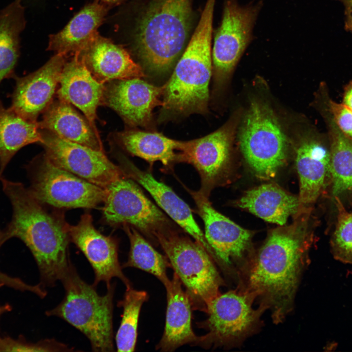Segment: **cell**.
<instances>
[{
	"instance_id": "cell-25",
	"label": "cell",
	"mask_w": 352,
	"mask_h": 352,
	"mask_svg": "<svg viewBox=\"0 0 352 352\" xmlns=\"http://www.w3.org/2000/svg\"><path fill=\"white\" fill-rule=\"evenodd\" d=\"M236 204L266 221L280 225H284L300 206L298 197L271 183L247 191Z\"/></svg>"
},
{
	"instance_id": "cell-9",
	"label": "cell",
	"mask_w": 352,
	"mask_h": 352,
	"mask_svg": "<svg viewBox=\"0 0 352 352\" xmlns=\"http://www.w3.org/2000/svg\"><path fill=\"white\" fill-rule=\"evenodd\" d=\"M254 297L242 290L220 294L208 304L206 320L199 324L207 333L198 345L205 348L235 344L252 332L266 307H252Z\"/></svg>"
},
{
	"instance_id": "cell-35",
	"label": "cell",
	"mask_w": 352,
	"mask_h": 352,
	"mask_svg": "<svg viewBox=\"0 0 352 352\" xmlns=\"http://www.w3.org/2000/svg\"><path fill=\"white\" fill-rule=\"evenodd\" d=\"M7 286L15 289L33 292L39 297L44 294V289L40 285H28L21 279L10 277L0 272V286Z\"/></svg>"
},
{
	"instance_id": "cell-7",
	"label": "cell",
	"mask_w": 352,
	"mask_h": 352,
	"mask_svg": "<svg viewBox=\"0 0 352 352\" xmlns=\"http://www.w3.org/2000/svg\"><path fill=\"white\" fill-rule=\"evenodd\" d=\"M239 144L246 162L260 179L274 177L287 158V137L272 109L258 100L250 103L244 116Z\"/></svg>"
},
{
	"instance_id": "cell-30",
	"label": "cell",
	"mask_w": 352,
	"mask_h": 352,
	"mask_svg": "<svg viewBox=\"0 0 352 352\" xmlns=\"http://www.w3.org/2000/svg\"><path fill=\"white\" fill-rule=\"evenodd\" d=\"M123 226L128 236L130 248L128 260L122 268L141 269L154 275L164 286L168 284L170 279L166 271L167 267L171 266L167 256L156 250L135 228L128 224Z\"/></svg>"
},
{
	"instance_id": "cell-34",
	"label": "cell",
	"mask_w": 352,
	"mask_h": 352,
	"mask_svg": "<svg viewBox=\"0 0 352 352\" xmlns=\"http://www.w3.org/2000/svg\"><path fill=\"white\" fill-rule=\"evenodd\" d=\"M326 108L339 130L352 140V110L345 105L336 103L328 96Z\"/></svg>"
},
{
	"instance_id": "cell-2",
	"label": "cell",
	"mask_w": 352,
	"mask_h": 352,
	"mask_svg": "<svg viewBox=\"0 0 352 352\" xmlns=\"http://www.w3.org/2000/svg\"><path fill=\"white\" fill-rule=\"evenodd\" d=\"M13 209L12 220L1 234L0 245L11 238L22 241L32 254L43 287H53L72 264L68 253V224L46 212L20 182L0 177Z\"/></svg>"
},
{
	"instance_id": "cell-1",
	"label": "cell",
	"mask_w": 352,
	"mask_h": 352,
	"mask_svg": "<svg viewBox=\"0 0 352 352\" xmlns=\"http://www.w3.org/2000/svg\"><path fill=\"white\" fill-rule=\"evenodd\" d=\"M309 239L295 227L272 231L257 255L247 262L240 290L260 297L275 323L292 309L302 272L308 263Z\"/></svg>"
},
{
	"instance_id": "cell-3",
	"label": "cell",
	"mask_w": 352,
	"mask_h": 352,
	"mask_svg": "<svg viewBox=\"0 0 352 352\" xmlns=\"http://www.w3.org/2000/svg\"><path fill=\"white\" fill-rule=\"evenodd\" d=\"M193 0H146L130 34L131 49L143 70L163 76L174 69L189 40Z\"/></svg>"
},
{
	"instance_id": "cell-15",
	"label": "cell",
	"mask_w": 352,
	"mask_h": 352,
	"mask_svg": "<svg viewBox=\"0 0 352 352\" xmlns=\"http://www.w3.org/2000/svg\"><path fill=\"white\" fill-rule=\"evenodd\" d=\"M67 230L70 241L83 252L93 269L94 286L104 282L107 287L113 278L120 279L126 288L132 286L119 261L117 240L97 230L91 215H82L77 224H68Z\"/></svg>"
},
{
	"instance_id": "cell-39",
	"label": "cell",
	"mask_w": 352,
	"mask_h": 352,
	"mask_svg": "<svg viewBox=\"0 0 352 352\" xmlns=\"http://www.w3.org/2000/svg\"><path fill=\"white\" fill-rule=\"evenodd\" d=\"M103 3L109 5L110 6L117 5L121 3L124 0H100Z\"/></svg>"
},
{
	"instance_id": "cell-32",
	"label": "cell",
	"mask_w": 352,
	"mask_h": 352,
	"mask_svg": "<svg viewBox=\"0 0 352 352\" xmlns=\"http://www.w3.org/2000/svg\"><path fill=\"white\" fill-rule=\"evenodd\" d=\"M334 199L337 217L330 242L332 254L336 260L352 264V211L346 210L338 196Z\"/></svg>"
},
{
	"instance_id": "cell-11",
	"label": "cell",
	"mask_w": 352,
	"mask_h": 352,
	"mask_svg": "<svg viewBox=\"0 0 352 352\" xmlns=\"http://www.w3.org/2000/svg\"><path fill=\"white\" fill-rule=\"evenodd\" d=\"M261 1L241 5L225 0L222 19L212 50L214 79L220 82L230 74L253 40V29L262 6Z\"/></svg>"
},
{
	"instance_id": "cell-6",
	"label": "cell",
	"mask_w": 352,
	"mask_h": 352,
	"mask_svg": "<svg viewBox=\"0 0 352 352\" xmlns=\"http://www.w3.org/2000/svg\"><path fill=\"white\" fill-rule=\"evenodd\" d=\"M156 239L185 287L193 309L206 312L223 283L214 260L197 242L175 228L159 233Z\"/></svg>"
},
{
	"instance_id": "cell-21",
	"label": "cell",
	"mask_w": 352,
	"mask_h": 352,
	"mask_svg": "<svg viewBox=\"0 0 352 352\" xmlns=\"http://www.w3.org/2000/svg\"><path fill=\"white\" fill-rule=\"evenodd\" d=\"M104 89L105 84L92 76L78 53L66 60L57 91L58 98L80 110L96 129V110L102 104Z\"/></svg>"
},
{
	"instance_id": "cell-38",
	"label": "cell",
	"mask_w": 352,
	"mask_h": 352,
	"mask_svg": "<svg viewBox=\"0 0 352 352\" xmlns=\"http://www.w3.org/2000/svg\"><path fill=\"white\" fill-rule=\"evenodd\" d=\"M11 309V307L8 304L0 305V317L4 313L10 311Z\"/></svg>"
},
{
	"instance_id": "cell-8",
	"label": "cell",
	"mask_w": 352,
	"mask_h": 352,
	"mask_svg": "<svg viewBox=\"0 0 352 352\" xmlns=\"http://www.w3.org/2000/svg\"><path fill=\"white\" fill-rule=\"evenodd\" d=\"M31 195L41 203L62 208L96 207L104 202L106 189L54 164L44 154L31 164Z\"/></svg>"
},
{
	"instance_id": "cell-37",
	"label": "cell",
	"mask_w": 352,
	"mask_h": 352,
	"mask_svg": "<svg viewBox=\"0 0 352 352\" xmlns=\"http://www.w3.org/2000/svg\"><path fill=\"white\" fill-rule=\"evenodd\" d=\"M342 103L352 110V80L344 88Z\"/></svg>"
},
{
	"instance_id": "cell-24",
	"label": "cell",
	"mask_w": 352,
	"mask_h": 352,
	"mask_svg": "<svg viewBox=\"0 0 352 352\" xmlns=\"http://www.w3.org/2000/svg\"><path fill=\"white\" fill-rule=\"evenodd\" d=\"M38 124L40 129L63 139L104 151L97 129L64 100L59 98L53 100L43 112Z\"/></svg>"
},
{
	"instance_id": "cell-17",
	"label": "cell",
	"mask_w": 352,
	"mask_h": 352,
	"mask_svg": "<svg viewBox=\"0 0 352 352\" xmlns=\"http://www.w3.org/2000/svg\"><path fill=\"white\" fill-rule=\"evenodd\" d=\"M66 56L56 53L43 66L24 77L14 74L15 87L10 108L25 118L37 122L53 101Z\"/></svg>"
},
{
	"instance_id": "cell-5",
	"label": "cell",
	"mask_w": 352,
	"mask_h": 352,
	"mask_svg": "<svg viewBox=\"0 0 352 352\" xmlns=\"http://www.w3.org/2000/svg\"><path fill=\"white\" fill-rule=\"evenodd\" d=\"M65 291L62 301L45 312L48 316L59 317L78 330L90 342L93 351H114L113 298L115 285L99 295L96 287L84 281L72 263L61 279Z\"/></svg>"
},
{
	"instance_id": "cell-10",
	"label": "cell",
	"mask_w": 352,
	"mask_h": 352,
	"mask_svg": "<svg viewBox=\"0 0 352 352\" xmlns=\"http://www.w3.org/2000/svg\"><path fill=\"white\" fill-rule=\"evenodd\" d=\"M103 209L106 221L113 225L128 224L158 244V233L175 228L165 214L126 176L107 188Z\"/></svg>"
},
{
	"instance_id": "cell-23",
	"label": "cell",
	"mask_w": 352,
	"mask_h": 352,
	"mask_svg": "<svg viewBox=\"0 0 352 352\" xmlns=\"http://www.w3.org/2000/svg\"><path fill=\"white\" fill-rule=\"evenodd\" d=\"M110 7L100 0L85 6L61 31L49 36L47 50L66 57L80 52L98 33Z\"/></svg>"
},
{
	"instance_id": "cell-22",
	"label": "cell",
	"mask_w": 352,
	"mask_h": 352,
	"mask_svg": "<svg viewBox=\"0 0 352 352\" xmlns=\"http://www.w3.org/2000/svg\"><path fill=\"white\" fill-rule=\"evenodd\" d=\"M164 286L167 295L165 326L156 350L173 352L186 344L198 345L200 336L195 333L192 327L191 302L176 273Z\"/></svg>"
},
{
	"instance_id": "cell-31",
	"label": "cell",
	"mask_w": 352,
	"mask_h": 352,
	"mask_svg": "<svg viewBox=\"0 0 352 352\" xmlns=\"http://www.w3.org/2000/svg\"><path fill=\"white\" fill-rule=\"evenodd\" d=\"M148 293L144 290L126 288L123 298L117 306L122 307L123 314L115 337L118 352H133L137 337L138 320L141 307L148 300Z\"/></svg>"
},
{
	"instance_id": "cell-18",
	"label": "cell",
	"mask_w": 352,
	"mask_h": 352,
	"mask_svg": "<svg viewBox=\"0 0 352 352\" xmlns=\"http://www.w3.org/2000/svg\"><path fill=\"white\" fill-rule=\"evenodd\" d=\"M120 167L128 177L135 180L152 196L157 205L176 223L190 235L217 262L215 254L193 217L189 205L165 184L149 172L139 169L123 155L118 154Z\"/></svg>"
},
{
	"instance_id": "cell-4",
	"label": "cell",
	"mask_w": 352,
	"mask_h": 352,
	"mask_svg": "<svg viewBox=\"0 0 352 352\" xmlns=\"http://www.w3.org/2000/svg\"><path fill=\"white\" fill-rule=\"evenodd\" d=\"M213 12L204 9L172 75L165 84L159 118L207 112L213 71Z\"/></svg>"
},
{
	"instance_id": "cell-13",
	"label": "cell",
	"mask_w": 352,
	"mask_h": 352,
	"mask_svg": "<svg viewBox=\"0 0 352 352\" xmlns=\"http://www.w3.org/2000/svg\"><path fill=\"white\" fill-rule=\"evenodd\" d=\"M232 137V128L227 124L202 137L180 141L179 162L189 163L195 168L201 180L198 191L206 197L224 180L228 173Z\"/></svg>"
},
{
	"instance_id": "cell-36",
	"label": "cell",
	"mask_w": 352,
	"mask_h": 352,
	"mask_svg": "<svg viewBox=\"0 0 352 352\" xmlns=\"http://www.w3.org/2000/svg\"><path fill=\"white\" fill-rule=\"evenodd\" d=\"M340 1L344 7V29L352 33V0H336Z\"/></svg>"
},
{
	"instance_id": "cell-28",
	"label": "cell",
	"mask_w": 352,
	"mask_h": 352,
	"mask_svg": "<svg viewBox=\"0 0 352 352\" xmlns=\"http://www.w3.org/2000/svg\"><path fill=\"white\" fill-rule=\"evenodd\" d=\"M22 1L14 0L0 12V84L15 74L20 56V36L26 24Z\"/></svg>"
},
{
	"instance_id": "cell-14",
	"label": "cell",
	"mask_w": 352,
	"mask_h": 352,
	"mask_svg": "<svg viewBox=\"0 0 352 352\" xmlns=\"http://www.w3.org/2000/svg\"><path fill=\"white\" fill-rule=\"evenodd\" d=\"M204 224V236L213 249L217 263L231 269L242 261L248 250L251 233L217 211L208 197L199 191H190Z\"/></svg>"
},
{
	"instance_id": "cell-19",
	"label": "cell",
	"mask_w": 352,
	"mask_h": 352,
	"mask_svg": "<svg viewBox=\"0 0 352 352\" xmlns=\"http://www.w3.org/2000/svg\"><path fill=\"white\" fill-rule=\"evenodd\" d=\"M295 165L299 178L300 204L309 206L331 181L329 145L318 135H308L296 148Z\"/></svg>"
},
{
	"instance_id": "cell-40",
	"label": "cell",
	"mask_w": 352,
	"mask_h": 352,
	"mask_svg": "<svg viewBox=\"0 0 352 352\" xmlns=\"http://www.w3.org/2000/svg\"><path fill=\"white\" fill-rule=\"evenodd\" d=\"M1 234L0 233V239H1Z\"/></svg>"
},
{
	"instance_id": "cell-26",
	"label": "cell",
	"mask_w": 352,
	"mask_h": 352,
	"mask_svg": "<svg viewBox=\"0 0 352 352\" xmlns=\"http://www.w3.org/2000/svg\"><path fill=\"white\" fill-rule=\"evenodd\" d=\"M118 143L132 155L153 163L160 162L170 167L179 162L180 141L174 140L163 134L137 130H126L116 134Z\"/></svg>"
},
{
	"instance_id": "cell-29",
	"label": "cell",
	"mask_w": 352,
	"mask_h": 352,
	"mask_svg": "<svg viewBox=\"0 0 352 352\" xmlns=\"http://www.w3.org/2000/svg\"><path fill=\"white\" fill-rule=\"evenodd\" d=\"M323 114L328 129L332 193L338 196L352 192V140L339 130L326 108Z\"/></svg>"
},
{
	"instance_id": "cell-20",
	"label": "cell",
	"mask_w": 352,
	"mask_h": 352,
	"mask_svg": "<svg viewBox=\"0 0 352 352\" xmlns=\"http://www.w3.org/2000/svg\"><path fill=\"white\" fill-rule=\"evenodd\" d=\"M78 54L92 76L101 83L145 76L143 68L128 51L99 33Z\"/></svg>"
},
{
	"instance_id": "cell-12",
	"label": "cell",
	"mask_w": 352,
	"mask_h": 352,
	"mask_svg": "<svg viewBox=\"0 0 352 352\" xmlns=\"http://www.w3.org/2000/svg\"><path fill=\"white\" fill-rule=\"evenodd\" d=\"M45 155L55 165L104 189L126 175L104 151L68 141L40 129Z\"/></svg>"
},
{
	"instance_id": "cell-33",
	"label": "cell",
	"mask_w": 352,
	"mask_h": 352,
	"mask_svg": "<svg viewBox=\"0 0 352 352\" xmlns=\"http://www.w3.org/2000/svg\"><path fill=\"white\" fill-rule=\"evenodd\" d=\"M73 348L54 339H44L36 343L0 336V352H71Z\"/></svg>"
},
{
	"instance_id": "cell-16",
	"label": "cell",
	"mask_w": 352,
	"mask_h": 352,
	"mask_svg": "<svg viewBox=\"0 0 352 352\" xmlns=\"http://www.w3.org/2000/svg\"><path fill=\"white\" fill-rule=\"evenodd\" d=\"M165 87L140 78L113 80L105 85L102 104L115 111L129 126L149 128L153 110L162 105Z\"/></svg>"
},
{
	"instance_id": "cell-27",
	"label": "cell",
	"mask_w": 352,
	"mask_h": 352,
	"mask_svg": "<svg viewBox=\"0 0 352 352\" xmlns=\"http://www.w3.org/2000/svg\"><path fill=\"white\" fill-rule=\"evenodd\" d=\"M41 142L38 122L25 118L10 107L5 108L0 100V177L18 151Z\"/></svg>"
}]
</instances>
